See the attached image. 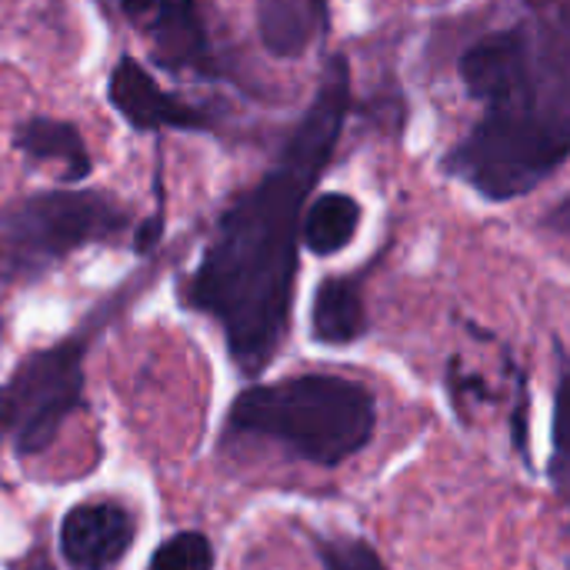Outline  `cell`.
Here are the masks:
<instances>
[{
    "instance_id": "obj_14",
    "label": "cell",
    "mask_w": 570,
    "mask_h": 570,
    "mask_svg": "<svg viewBox=\"0 0 570 570\" xmlns=\"http://www.w3.org/2000/svg\"><path fill=\"white\" fill-rule=\"evenodd\" d=\"M144 570H214V544L200 531L170 534Z\"/></svg>"
},
{
    "instance_id": "obj_6",
    "label": "cell",
    "mask_w": 570,
    "mask_h": 570,
    "mask_svg": "<svg viewBox=\"0 0 570 570\" xmlns=\"http://www.w3.org/2000/svg\"><path fill=\"white\" fill-rule=\"evenodd\" d=\"M114 17L127 20L164 70H204L210 37L197 0H100Z\"/></svg>"
},
{
    "instance_id": "obj_5",
    "label": "cell",
    "mask_w": 570,
    "mask_h": 570,
    "mask_svg": "<svg viewBox=\"0 0 570 570\" xmlns=\"http://www.w3.org/2000/svg\"><path fill=\"white\" fill-rule=\"evenodd\" d=\"M117 307L120 297L104 301L67 337L23 357L17 371L0 384V444H7L17 458L43 454L63 424L83 411L87 354Z\"/></svg>"
},
{
    "instance_id": "obj_15",
    "label": "cell",
    "mask_w": 570,
    "mask_h": 570,
    "mask_svg": "<svg viewBox=\"0 0 570 570\" xmlns=\"http://www.w3.org/2000/svg\"><path fill=\"white\" fill-rule=\"evenodd\" d=\"M317 554L324 570H387L381 554L357 538H321Z\"/></svg>"
},
{
    "instance_id": "obj_12",
    "label": "cell",
    "mask_w": 570,
    "mask_h": 570,
    "mask_svg": "<svg viewBox=\"0 0 570 570\" xmlns=\"http://www.w3.org/2000/svg\"><path fill=\"white\" fill-rule=\"evenodd\" d=\"M367 331L361 284L354 277H327L311 304V334L321 344L341 347Z\"/></svg>"
},
{
    "instance_id": "obj_3",
    "label": "cell",
    "mask_w": 570,
    "mask_h": 570,
    "mask_svg": "<svg viewBox=\"0 0 570 570\" xmlns=\"http://www.w3.org/2000/svg\"><path fill=\"white\" fill-rule=\"evenodd\" d=\"M570 154V70L541 73L531 67L528 87L478 124L451 150L448 174L471 184L488 200H511L534 190Z\"/></svg>"
},
{
    "instance_id": "obj_2",
    "label": "cell",
    "mask_w": 570,
    "mask_h": 570,
    "mask_svg": "<svg viewBox=\"0 0 570 570\" xmlns=\"http://www.w3.org/2000/svg\"><path fill=\"white\" fill-rule=\"evenodd\" d=\"M377 424L374 394L347 377L301 374L240 391L227 411L224 441L257 438L294 458L337 468L361 454Z\"/></svg>"
},
{
    "instance_id": "obj_10",
    "label": "cell",
    "mask_w": 570,
    "mask_h": 570,
    "mask_svg": "<svg viewBox=\"0 0 570 570\" xmlns=\"http://www.w3.org/2000/svg\"><path fill=\"white\" fill-rule=\"evenodd\" d=\"M13 147L33 164V167H50L63 184H80L90 177L94 160L83 144V134L70 120H53V117H30L17 124L13 130Z\"/></svg>"
},
{
    "instance_id": "obj_11",
    "label": "cell",
    "mask_w": 570,
    "mask_h": 570,
    "mask_svg": "<svg viewBox=\"0 0 570 570\" xmlns=\"http://www.w3.org/2000/svg\"><path fill=\"white\" fill-rule=\"evenodd\" d=\"M327 23V0H257V30L274 57H301Z\"/></svg>"
},
{
    "instance_id": "obj_18",
    "label": "cell",
    "mask_w": 570,
    "mask_h": 570,
    "mask_svg": "<svg viewBox=\"0 0 570 570\" xmlns=\"http://www.w3.org/2000/svg\"><path fill=\"white\" fill-rule=\"evenodd\" d=\"M20 570H53V564H50L43 554H33V558H27V561H23V568Z\"/></svg>"
},
{
    "instance_id": "obj_16",
    "label": "cell",
    "mask_w": 570,
    "mask_h": 570,
    "mask_svg": "<svg viewBox=\"0 0 570 570\" xmlns=\"http://www.w3.org/2000/svg\"><path fill=\"white\" fill-rule=\"evenodd\" d=\"M554 478L561 488H570V367L554 401Z\"/></svg>"
},
{
    "instance_id": "obj_1",
    "label": "cell",
    "mask_w": 570,
    "mask_h": 570,
    "mask_svg": "<svg viewBox=\"0 0 570 570\" xmlns=\"http://www.w3.org/2000/svg\"><path fill=\"white\" fill-rule=\"evenodd\" d=\"M347 104L351 70L334 57L271 170L224 207L180 284V307L220 327L230 364L244 377L264 374L287 341L307 197L334 157Z\"/></svg>"
},
{
    "instance_id": "obj_8",
    "label": "cell",
    "mask_w": 570,
    "mask_h": 570,
    "mask_svg": "<svg viewBox=\"0 0 570 570\" xmlns=\"http://www.w3.org/2000/svg\"><path fill=\"white\" fill-rule=\"evenodd\" d=\"M107 100L134 130H160V127L210 130L214 127V114L164 90L134 57H120L117 67L110 70Z\"/></svg>"
},
{
    "instance_id": "obj_4",
    "label": "cell",
    "mask_w": 570,
    "mask_h": 570,
    "mask_svg": "<svg viewBox=\"0 0 570 570\" xmlns=\"http://www.w3.org/2000/svg\"><path fill=\"white\" fill-rule=\"evenodd\" d=\"M130 230L120 200L100 190H40L0 207V284H33L70 254Z\"/></svg>"
},
{
    "instance_id": "obj_7",
    "label": "cell",
    "mask_w": 570,
    "mask_h": 570,
    "mask_svg": "<svg viewBox=\"0 0 570 570\" xmlns=\"http://www.w3.org/2000/svg\"><path fill=\"white\" fill-rule=\"evenodd\" d=\"M137 541V518L110 498L73 504L60 521V554L73 570L117 568Z\"/></svg>"
},
{
    "instance_id": "obj_13",
    "label": "cell",
    "mask_w": 570,
    "mask_h": 570,
    "mask_svg": "<svg viewBox=\"0 0 570 570\" xmlns=\"http://www.w3.org/2000/svg\"><path fill=\"white\" fill-rule=\"evenodd\" d=\"M357 224H361V204L351 194H321L304 210L301 240L311 254L331 257L354 240Z\"/></svg>"
},
{
    "instance_id": "obj_9",
    "label": "cell",
    "mask_w": 570,
    "mask_h": 570,
    "mask_svg": "<svg viewBox=\"0 0 570 570\" xmlns=\"http://www.w3.org/2000/svg\"><path fill=\"white\" fill-rule=\"evenodd\" d=\"M534 47L521 27L488 33L461 57V77L468 94L484 100L488 107L511 104L528 87Z\"/></svg>"
},
{
    "instance_id": "obj_17",
    "label": "cell",
    "mask_w": 570,
    "mask_h": 570,
    "mask_svg": "<svg viewBox=\"0 0 570 570\" xmlns=\"http://www.w3.org/2000/svg\"><path fill=\"white\" fill-rule=\"evenodd\" d=\"M548 227H551V230H561V234H568L570 237V197L554 207V214L548 217Z\"/></svg>"
}]
</instances>
